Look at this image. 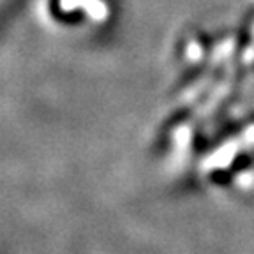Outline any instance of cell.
Listing matches in <instances>:
<instances>
[]
</instances>
